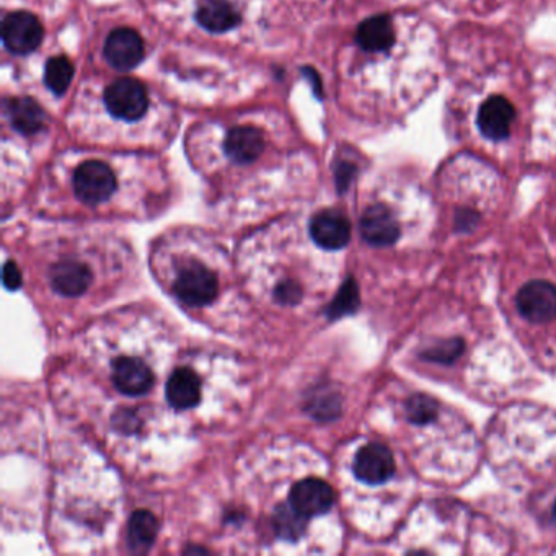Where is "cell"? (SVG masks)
<instances>
[{"mask_svg": "<svg viewBox=\"0 0 556 556\" xmlns=\"http://www.w3.org/2000/svg\"><path fill=\"white\" fill-rule=\"evenodd\" d=\"M514 116H516V111L508 98L495 95L480 106L478 128H480L481 134L491 141H503L511 133Z\"/></svg>", "mask_w": 556, "mask_h": 556, "instance_id": "13", "label": "cell"}, {"mask_svg": "<svg viewBox=\"0 0 556 556\" xmlns=\"http://www.w3.org/2000/svg\"><path fill=\"white\" fill-rule=\"evenodd\" d=\"M4 284L10 291L22 286V271L18 270L15 261H7L4 266Z\"/></svg>", "mask_w": 556, "mask_h": 556, "instance_id": "25", "label": "cell"}, {"mask_svg": "<svg viewBox=\"0 0 556 556\" xmlns=\"http://www.w3.org/2000/svg\"><path fill=\"white\" fill-rule=\"evenodd\" d=\"M356 45L366 53H384L395 45V28L389 15H376L359 23Z\"/></svg>", "mask_w": 556, "mask_h": 556, "instance_id": "16", "label": "cell"}, {"mask_svg": "<svg viewBox=\"0 0 556 556\" xmlns=\"http://www.w3.org/2000/svg\"><path fill=\"white\" fill-rule=\"evenodd\" d=\"M310 237L325 250H341L351 239V224L343 212L325 209L312 217Z\"/></svg>", "mask_w": 556, "mask_h": 556, "instance_id": "11", "label": "cell"}, {"mask_svg": "<svg viewBox=\"0 0 556 556\" xmlns=\"http://www.w3.org/2000/svg\"><path fill=\"white\" fill-rule=\"evenodd\" d=\"M157 519L151 511L139 509L134 512L128 524V545L134 553H146L154 545L157 537Z\"/></svg>", "mask_w": 556, "mask_h": 556, "instance_id": "19", "label": "cell"}, {"mask_svg": "<svg viewBox=\"0 0 556 556\" xmlns=\"http://www.w3.org/2000/svg\"><path fill=\"white\" fill-rule=\"evenodd\" d=\"M248 5L243 0H193L188 12L204 35L212 38L234 35L245 25Z\"/></svg>", "mask_w": 556, "mask_h": 556, "instance_id": "3", "label": "cell"}, {"mask_svg": "<svg viewBox=\"0 0 556 556\" xmlns=\"http://www.w3.org/2000/svg\"><path fill=\"white\" fill-rule=\"evenodd\" d=\"M165 395L175 410H190L201 398V382L191 369L180 367L168 379Z\"/></svg>", "mask_w": 556, "mask_h": 556, "instance_id": "18", "label": "cell"}, {"mask_svg": "<svg viewBox=\"0 0 556 556\" xmlns=\"http://www.w3.org/2000/svg\"><path fill=\"white\" fill-rule=\"evenodd\" d=\"M102 105L106 116L115 123L133 126L141 123L151 110V93L146 84L134 77H120L105 85Z\"/></svg>", "mask_w": 556, "mask_h": 556, "instance_id": "2", "label": "cell"}, {"mask_svg": "<svg viewBox=\"0 0 556 556\" xmlns=\"http://www.w3.org/2000/svg\"><path fill=\"white\" fill-rule=\"evenodd\" d=\"M5 113L9 116L15 133L23 136L41 133L48 120L45 110L30 97H12L5 100Z\"/></svg>", "mask_w": 556, "mask_h": 556, "instance_id": "15", "label": "cell"}, {"mask_svg": "<svg viewBox=\"0 0 556 556\" xmlns=\"http://www.w3.org/2000/svg\"><path fill=\"white\" fill-rule=\"evenodd\" d=\"M362 239L372 247H390L400 239V226L389 208L374 204L362 214L359 222Z\"/></svg>", "mask_w": 556, "mask_h": 556, "instance_id": "12", "label": "cell"}, {"mask_svg": "<svg viewBox=\"0 0 556 556\" xmlns=\"http://www.w3.org/2000/svg\"><path fill=\"white\" fill-rule=\"evenodd\" d=\"M92 274L80 261L64 260L51 271V284L54 291L62 296L76 297L89 289Z\"/></svg>", "mask_w": 556, "mask_h": 556, "instance_id": "17", "label": "cell"}, {"mask_svg": "<svg viewBox=\"0 0 556 556\" xmlns=\"http://www.w3.org/2000/svg\"><path fill=\"white\" fill-rule=\"evenodd\" d=\"M72 79H74V64L66 54H58L48 59L43 69V82L49 92L56 97H62L71 87Z\"/></svg>", "mask_w": 556, "mask_h": 556, "instance_id": "21", "label": "cell"}, {"mask_svg": "<svg viewBox=\"0 0 556 556\" xmlns=\"http://www.w3.org/2000/svg\"><path fill=\"white\" fill-rule=\"evenodd\" d=\"M146 56V43L139 31L118 27L110 31L103 43V58L111 69L128 72L136 69Z\"/></svg>", "mask_w": 556, "mask_h": 556, "instance_id": "6", "label": "cell"}, {"mask_svg": "<svg viewBox=\"0 0 556 556\" xmlns=\"http://www.w3.org/2000/svg\"><path fill=\"white\" fill-rule=\"evenodd\" d=\"M354 475L366 485H382L395 473V459L389 447L382 444H367L356 454Z\"/></svg>", "mask_w": 556, "mask_h": 556, "instance_id": "9", "label": "cell"}, {"mask_svg": "<svg viewBox=\"0 0 556 556\" xmlns=\"http://www.w3.org/2000/svg\"><path fill=\"white\" fill-rule=\"evenodd\" d=\"M45 27L40 18L27 9L12 10L2 18V41L12 56H28L40 49Z\"/></svg>", "mask_w": 556, "mask_h": 556, "instance_id": "5", "label": "cell"}, {"mask_svg": "<svg viewBox=\"0 0 556 556\" xmlns=\"http://www.w3.org/2000/svg\"><path fill=\"white\" fill-rule=\"evenodd\" d=\"M111 380L123 395L141 397L152 389L154 374L141 359L120 358L113 364Z\"/></svg>", "mask_w": 556, "mask_h": 556, "instance_id": "14", "label": "cell"}, {"mask_svg": "<svg viewBox=\"0 0 556 556\" xmlns=\"http://www.w3.org/2000/svg\"><path fill=\"white\" fill-rule=\"evenodd\" d=\"M464 353V343L460 340L442 341L439 345L424 351L423 358L431 362H441V364H451L460 354Z\"/></svg>", "mask_w": 556, "mask_h": 556, "instance_id": "24", "label": "cell"}, {"mask_svg": "<svg viewBox=\"0 0 556 556\" xmlns=\"http://www.w3.org/2000/svg\"><path fill=\"white\" fill-rule=\"evenodd\" d=\"M222 159L234 167H250L270 152V134L255 120H235L222 129L219 139Z\"/></svg>", "mask_w": 556, "mask_h": 556, "instance_id": "1", "label": "cell"}, {"mask_svg": "<svg viewBox=\"0 0 556 556\" xmlns=\"http://www.w3.org/2000/svg\"><path fill=\"white\" fill-rule=\"evenodd\" d=\"M72 190L80 203L100 206L118 191V175L106 160L85 159L72 173Z\"/></svg>", "mask_w": 556, "mask_h": 556, "instance_id": "4", "label": "cell"}, {"mask_svg": "<svg viewBox=\"0 0 556 556\" xmlns=\"http://www.w3.org/2000/svg\"><path fill=\"white\" fill-rule=\"evenodd\" d=\"M299 296H301V289L294 283H286L283 286H279L278 297L284 304H292V302L299 301Z\"/></svg>", "mask_w": 556, "mask_h": 556, "instance_id": "26", "label": "cell"}, {"mask_svg": "<svg viewBox=\"0 0 556 556\" xmlns=\"http://www.w3.org/2000/svg\"><path fill=\"white\" fill-rule=\"evenodd\" d=\"M289 503L305 517L327 514L335 503V491L327 481L307 478L294 485L289 495Z\"/></svg>", "mask_w": 556, "mask_h": 556, "instance_id": "10", "label": "cell"}, {"mask_svg": "<svg viewBox=\"0 0 556 556\" xmlns=\"http://www.w3.org/2000/svg\"><path fill=\"white\" fill-rule=\"evenodd\" d=\"M439 405L434 398L416 393L406 402V418L413 424H428L436 420Z\"/></svg>", "mask_w": 556, "mask_h": 556, "instance_id": "23", "label": "cell"}, {"mask_svg": "<svg viewBox=\"0 0 556 556\" xmlns=\"http://www.w3.org/2000/svg\"><path fill=\"white\" fill-rule=\"evenodd\" d=\"M219 283L216 274L209 271L206 266L199 263H191L178 273L173 294L178 301L188 307H203L211 304L217 297Z\"/></svg>", "mask_w": 556, "mask_h": 556, "instance_id": "7", "label": "cell"}, {"mask_svg": "<svg viewBox=\"0 0 556 556\" xmlns=\"http://www.w3.org/2000/svg\"><path fill=\"white\" fill-rule=\"evenodd\" d=\"M552 517H553V521L556 522V503H555V506H553V509H552Z\"/></svg>", "mask_w": 556, "mask_h": 556, "instance_id": "27", "label": "cell"}, {"mask_svg": "<svg viewBox=\"0 0 556 556\" xmlns=\"http://www.w3.org/2000/svg\"><path fill=\"white\" fill-rule=\"evenodd\" d=\"M307 521L309 517L297 511L291 503L281 504L274 509L273 526L279 539L289 540V542L301 539L307 529Z\"/></svg>", "mask_w": 556, "mask_h": 556, "instance_id": "20", "label": "cell"}, {"mask_svg": "<svg viewBox=\"0 0 556 556\" xmlns=\"http://www.w3.org/2000/svg\"><path fill=\"white\" fill-rule=\"evenodd\" d=\"M519 314L529 322H552L556 318V287L548 281H530L517 292Z\"/></svg>", "mask_w": 556, "mask_h": 556, "instance_id": "8", "label": "cell"}, {"mask_svg": "<svg viewBox=\"0 0 556 556\" xmlns=\"http://www.w3.org/2000/svg\"><path fill=\"white\" fill-rule=\"evenodd\" d=\"M359 307V291L358 284L353 278H348L341 287L335 301L331 302L328 307V317L331 320L335 318L345 317V315L353 314Z\"/></svg>", "mask_w": 556, "mask_h": 556, "instance_id": "22", "label": "cell"}]
</instances>
